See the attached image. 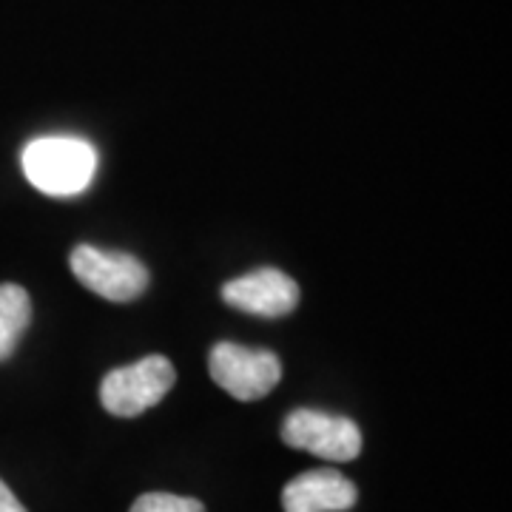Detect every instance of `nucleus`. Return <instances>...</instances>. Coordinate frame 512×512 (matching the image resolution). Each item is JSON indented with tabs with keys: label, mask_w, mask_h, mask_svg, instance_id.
Masks as SVG:
<instances>
[{
	"label": "nucleus",
	"mask_w": 512,
	"mask_h": 512,
	"mask_svg": "<svg viewBox=\"0 0 512 512\" xmlns=\"http://www.w3.org/2000/svg\"><path fill=\"white\" fill-rule=\"evenodd\" d=\"M26 180L49 197H77L94 180L97 148L80 137H37L20 154Z\"/></svg>",
	"instance_id": "nucleus-1"
},
{
	"label": "nucleus",
	"mask_w": 512,
	"mask_h": 512,
	"mask_svg": "<svg viewBox=\"0 0 512 512\" xmlns=\"http://www.w3.org/2000/svg\"><path fill=\"white\" fill-rule=\"evenodd\" d=\"M174 382H177V373L165 356H146L134 365L111 370L100 384V402L111 416L131 419L163 402Z\"/></svg>",
	"instance_id": "nucleus-2"
},
{
	"label": "nucleus",
	"mask_w": 512,
	"mask_h": 512,
	"mask_svg": "<svg viewBox=\"0 0 512 512\" xmlns=\"http://www.w3.org/2000/svg\"><path fill=\"white\" fill-rule=\"evenodd\" d=\"M211 379L239 402L265 399L282 379V365L271 350L242 348L237 342H217L208 356Z\"/></svg>",
	"instance_id": "nucleus-3"
},
{
	"label": "nucleus",
	"mask_w": 512,
	"mask_h": 512,
	"mask_svg": "<svg viewBox=\"0 0 512 512\" xmlns=\"http://www.w3.org/2000/svg\"><path fill=\"white\" fill-rule=\"evenodd\" d=\"M282 441L293 450L328 461H353L362 453V430L348 416H330L319 410L299 407L282 421Z\"/></svg>",
	"instance_id": "nucleus-4"
},
{
	"label": "nucleus",
	"mask_w": 512,
	"mask_h": 512,
	"mask_svg": "<svg viewBox=\"0 0 512 512\" xmlns=\"http://www.w3.org/2000/svg\"><path fill=\"white\" fill-rule=\"evenodd\" d=\"M72 271L89 291L109 302H131L148 288V268L137 256L123 251H103L94 245H77L72 251Z\"/></svg>",
	"instance_id": "nucleus-5"
},
{
	"label": "nucleus",
	"mask_w": 512,
	"mask_h": 512,
	"mask_svg": "<svg viewBox=\"0 0 512 512\" xmlns=\"http://www.w3.org/2000/svg\"><path fill=\"white\" fill-rule=\"evenodd\" d=\"M225 305L251 316H288L299 305V285L279 268H259L222 285Z\"/></svg>",
	"instance_id": "nucleus-6"
},
{
	"label": "nucleus",
	"mask_w": 512,
	"mask_h": 512,
	"mask_svg": "<svg viewBox=\"0 0 512 512\" xmlns=\"http://www.w3.org/2000/svg\"><path fill=\"white\" fill-rule=\"evenodd\" d=\"M356 484L336 470H308L282 490L285 512H345L356 504Z\"/></svg>",
	"instance_id": "nucleus-7"
},
{
	"label": "nucleus",
	"mask_w": 512,
	"mask_h": 512,
	"mask_svg": "<svg viewBox=\"0 0 512 512\" xmlns=\"http://www.w3.org/2000/svg\"><path fill=\"white\" fill-rule=\"evenodd\" d=\"M29 322H32V299L26 288L3 282L0 285V362H6L18 350Z\"/></svg>",
	"instance_id": "nucleus-8"
},
{
	"label": "nucleus",
	"mask_w": 512,
	"mask_h": 512,
	"mask_svg": "<svg viewBox=\"0 0 512 512\" xmlns=\"http://www.w3.org/2000/svg\"><path fill=\"white\" fill-rule=\"evenodd\" d=\"M131 512H205V507L188 495L146 493L131 504Z\"/></svg>",
	"instance_id": "nucleus-9"
},
{
	"label": "nucleus",
	"mask_w": 512,
	"mask_h": 512,
	"mask_svg": "<svg viewBox=\"0 0 512 512\" xmlns=\"http://www.w3.org/2000/svg\"><path fill=\"white\" fill-rule=\"evenodd\" d=\"M0 512H26V507L18 501V495L6 487L3 478H0Z\"/></svg>",
	"instance_id": "nucleus-10"
}]
</instances>
